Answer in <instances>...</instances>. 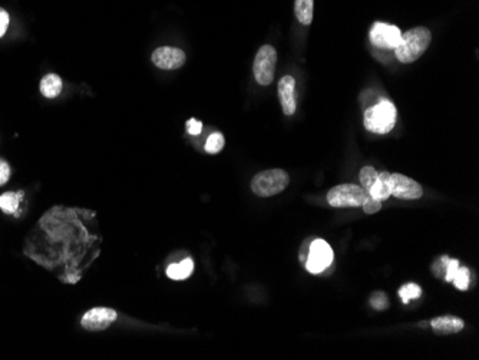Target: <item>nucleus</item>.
<instances>
[{"label":"nucleus","mask_w":479,"mask_h":360,"mask_svg":"<svg viewBox=\"0 0 479 360\" xmlns=\"http://www.w3.org/2000/svg\"><path fill=\"white\" fill-rule=\"evenodd\" d=\"M290 182V177L283 170H267L259 173L251 181V189L259 197H273L285 191Z\"/></svg>","instance_id":"nucleus-3"},{"label":"nucleus","mask_w":479,"mask_h":360,"mask_svg":"<svg viewBox=\"0 0 479 360\" xmlns=\"http://www.w3.org/2000/svg\"><path fill=\"white\" fill-rule=\"evenodd\" d=\"M371 306L376 310H386L389 308L387 296L383 291H375L369 298Z\"/></svg>","instance_id":"nucleus-22"},{"label":"nucleus","mask_w":479,"mask_h":360,"mask_svg":"<svg viewBox=\"0 0 479 360\" xmlns=\"http://www.w3.org/2000/svg\"><path fill=\"white\" fill-rule=\"evenodd\" d=\"M201 131H203V122L201 121L195 120V118H191L187 122V132L190 135H200Z\"/></svg>","instance_id":"nucleus-25"},{"label":"nucleus","mask_w":479,"mask_h":360,"mask_svg":"<svg viewBox=\"0 0 479 360\" xmlns=\"http://www.w3.org/2000/svg\"><path fill=\"white\" fill-rule=\"evenodd\" d=\"M151 59L157 68L173 71V69L181 68L185 64L187 58H185V53L178 48L162 46L152 52Z\"/></svg>","instance_id":"nucleus-9"},{"label":"nucleus","mask_w":479,"mask_h":360,"mask_svg":"<svg viewBox=\"0 0 479 360\" xmlns=\"http://www.w3.org/2000/svg\"><path fill=\"white\" fill-rule=\"evenodd\" d=\"M224 135L221 132H214L208 136V140L206 143V151L208 154H218L224 148Z\"/></svg>","instance_id":"nucleus-18"},{"label":"nucleus","mask_w":479,"mask_h":360,"mask_svg":"<svg viewBox=\"0 0 479 360\" xmlns=\"http://www.w3.org/2000/svg\"><path fill=\"white\" fill-rule=\"evenodd\" d=\"M390 194L393 197L401 200H417L424 196V188L415 180L403 174H390L389 177Z\"/></svg>","instance_id":"nucleus-8"},{"label":"nucleus","mask_w":479,"mask_h":360,"mask_svg":"<svg viewBox=\"0 0 479 360\" xmlns=\"http://www.w3.org/2000/svg\"><path fill=\"white\" fill-rule=\"evenodd\" d=\"M378 174H379V173H378L373 167H364V168L360 171L359 178H360V182H362V187L364 188V191L368 192V194H369V189H371V187L373 185L375 180L378 178Z\"/></svg>","instance_id":"nucleus-19"},{"label":"nucleus","mask_w":479,"mask_h":360,"mask_svg":"<svg viewBox=\"0 0 479 360\" xmlns=\"http://www.w3.org/2000/svg\"><path fill=\"white\" fill-rule=\"evenodd\" d=\"M396 108L387 99H380L376 105L366 109L364 127L373 134H387L396 124Z\"/></svg>","instance_id":"nucleus-2"},{"label":"nucleus","mask_w":479,"mask_h":360,"mask_svg":"<svg viewBox=\"0 0 479 360\" xmlns=\"http://www.w3.org/2000/svg\"><path fill=\"white\" fill-rule=\"evenodd\" d=\"M469 282H471V273L466 267H459L452 283L455 285V287L458 290H466L469 287Z\"/></svg>","instance_id":"nucleus-21"},{"label":"nucleus","mask_w":479,"mask_h":360,"mask_svg":"<svg viewBox=\"0 0 479 360\" xmlns=\"http://www.w3.org/2000/svg\"><path fill=\"white\" fill-rule=\"evenodd\" d=\"M276 62H277V52L271 45H264L259 49L252 71H255L256 80L260 85L267 87L271 84L274 79Z\"/></svg>","instance_id":"nucleus-5"},{"label":"nucleus","mask_w":479,"mask_h":360,"mask_svg":"<svg viewBox=\"0 0 479 360\" xmlns=\"http://www.w3.org/2000/svg\"><path fill=\"white\" fill-rule=\"evenodd\" d=\"M62 91V79L56 73H48L41 80V94L45 98L53 99Z\"/></svg>","instance_id":"nucleus-14"},{"label":"nucleus","mask_w":479,"mask_h":360,"mask_svg":"<svg viewBox=\"0 0 479 360\" xmlns=\"http://www.w3.org/2000/svg\"><path fill=\"white\" fill-rule=\"evenodd\" d=\"M432 35L424 26L413 27L401 36L399 45L394 48V55L399 62L412 64L424 55L431 43Z\"/></svg>","instance_id":"nucleus-1"},{"label":"nucleus","mask_w":479,"mask_h":360,"mask_svg":"<svg viewBox=\"0 0 479 360\" xmlns=\"http://www.w3.org/2000/svg\"><path fill=\"white\" fill-rule=\"evenodd\" d=\"M458 268H459V261L458 260H450L449 259V261H448V264H446V270H445V280L446 282H452L454 280V277H455V274H457V271H458Z\"/></svg>","instance_id":"nucleus-23"},{"label":"nucleus","mask_w":479,"mask_h":360,"mask_svg":"<svg viewBox=\"0 0 479 360\" xmlns=\"http://www.w3.org/2000/svg\"><path fill=\"white\" fill-rule=\"evenodd\" d=\"M313 6L315 0H296L294 15L301 24H310L313 22Z\"/></svg>","instance_id":"nucleus-16"},{"label":"nucleus","mask_w":479,"mask_h":360,"mask_svg":"<svg viewBox=\"0 0 479 360\" xmlns=\"http://www.w3.org/2000/svg\"><path fill=\"white\" fill-rule=\"evenodd\" d=\"M9 22H10L9 13L5 9L0 8V38L5 36L8 27H9Z\"/></svg>","instance_id":"nucleus-27"},{"label":"nucleus","mask_w":479,"mask_h":360,"mask_svg":"<svg viewBox=\"0 0 479 360\" xmlns=\"http://www.w3.org/2000/svg\"><path fill=\"white\" fill-rule=\"evenodd\" d=\"M362 207H363V211H364L366 214H375V213L380 211V208H382V201H378V200L369 197L368 201H366Z\"/></svg>","instance_id":"nucleus-24"},{"label":"nucleus","mask_w":479,"mask_h":360,"mask_svg":"<svg viewBox=\"0 0 479 360\" xmlns=\"http://www.w3.org/2000/svg\"><path fill=\"white\" fill-rule=\"evenodd\" d=\"M369 199L363 187L355 184H342L333 187L327 194V203L333 208L362 207Z\"/></svg>","instance_id":"nucleus-4"},{"label":"nucleus","mask_w":479,"mask_h":360,"mask_svg":"<svg viewBox=\"0 0 479 360\" xmlns=\"http://www.w3.org/2000/svg\"><path fill=\"white\" fill-rule=\"evenodd\" d=\"M192 270H194V261L191 259H185L181 263L168 266L166 275L170 277L171 280H185L191 275Z\"/></svg>","instance_id":"nucleus-15"},{"label":"nucleus","mask_w":479,"mask_h":360,"mask_svg":"<svg viewBox=\"0 0 479 360\" xmlns=\"http://www.w3.org/2000/svg\"><path fill=\"white\" fill-rule=\"evenodd\" d=\"M333 257L331 247L324 240H315L308 247L306 268L313 274H320L331 264Z\"/></svg>","instance_id":"nucleus-6"},{"label":"nucleus","mask_w":479,"mask_h":360,"mask_svg":"<svg viewBox=\"0 0 479 360\" xmlns=\"http://www.w3.org/2000/svg\"><path fill=\"white\" fill-rule=\"evenodd\" d=\"M294 88H296V80L293 76H283L278 82V95H280V102L283 106V113L290 117L296 113V98H294Z\"/></svg>","instance_id":"nucleus-11"},{"label":"nucleus","mask_w":479,"mask_h":360,"mask_svg":"<svg viewBox=\"0 0 479 360\" xmlns=\"http://www.w3.org/2000/svg\"><path fill=\"white\" fill-rule=\"evenodd\" d=\"M117 319H118V313L114 309L95 308L83 315L80 324L83 329H87L90 331H98V330L108 329Z\"/></svg>","instance_id":"nucleus-10"},{"label":"nucleus","mask_w":479,"mask_h":360,"mask_svg":"<svg viewBox=\"0 0 479 360\" xmlns=\"http://www.w3.org/2000/svg\"><path fill=\"white\" fill-rule=\"evenodd\" d=\"M401 36H402V32L399 31L398 26L383 23V22L373 23L371 34H369L371 43L375 48L390 49V50H394V48L399 45Z\"/></svg>","instance_id":"nucleus-7"},{"label":"nucleus","mask_w":479,"mask_h":360,"mask_svg":"<svg viewBox=\"0 0 479 360\" xmlns=\"http://www.w3.org/2000/svg\"><path fill=\"white\" fill-rule=\"evenodd\" d=\"M389 177H390V173H379L378 174V178L375 180L373 185L369 189V197H372L378 201H385L392 196Z\"/></svg>","instance_id":"nucleus-13"},{"label":"nucleus","mask_w":479,"mask_h":360,"mask_svg":"<svg viewBox=\"0 0 479 360\" xmlns=\"http://www.w3.org/2000/svg\"><path fill=\"white\" fill-rule=\"evenodd\" d=\"M431 326L436 335H454L459 333L465 323L462 319L455 316H441L431 322Z\"/></svg>","instance_id":"nucleus-12"},{"label":"nucleus","mask_w":479,"mask_h":360,"mask_svg":"<svg viewBox=\"0 0 479 360\" xmlns=\"http://www.w3.org/2000/svg\"><path fill=\"white\" fill-rule=\"evenodd\" d=\"M422 294V289L417 286V285H413V283H409V285H405L399 289V296L402 298V301L406 304L409 303L410 300L413 298H417L420 297Z\"/></svg>","instance_id":"nucleus-20"},{"label":"nucleus","mask_w":479,"mask_h":360,"mask_svg":"<svg viewBox=\"0 0 479 360\" xmlns=\"http://www.w3.org/2000/svg\"><path fill=\"white\" fill-rule=\"evenodd\" d=\"M10 178V167L5 159H0V185H3Z\"/></svg>","instance_id":"nucleus-26"},{"label":"nucleus","mask_w":479,"mask_h":360,"mask_svg":"<svg viewBox=\"0 0 479 360\" xmlns=\"http://www.w3.org/2000/svg\"><path fill=\"white\" fill-rule=\"evenodd\" d=\"M23 191L19 192H5L0 196V208L6 214L17 215L19 203L23 200Z\"/></svg>","instance_id":"nucleus-17"}]
</instances>
